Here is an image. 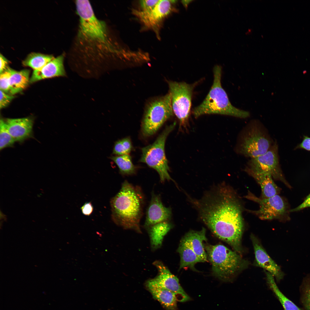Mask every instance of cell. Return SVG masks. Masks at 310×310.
I'll return each instance as SVG.
<instances>
[{"instance_id":"obj_15","label":"cell","mask_w":310,"mask_h":310,"mask_svg":"<svg viewBox=\"0 0 310 310\" xmlns=\"http://www.w3.org/2000/svg\"><path fill=\"white\" fill-rule=\"evenodd\" d=\"M171 214V209L163 205L160 195L152 192L151 200L146 212L144 227L147 229L155 224L169 221Z\"/></svg>"},{"instance_id":"obj_7","label":"cell","mask_w":310,"mask_h":310,"mask_svg":"<svg viewBox=\"0 0 310 310\" xmlns=\"http://www.w3.org/2000/svg\"><path fill=\"white\" fill-rule=\"evenodd\" d=\"M176 125L175 122L167 126L153 144L142 149V155L140 162L146 164L156 171L162 183L166 180H173L169 173L170 169L164 147L168 136L173 130Z\"/></svg>"},{"instance_id":"obj_12","label":"cell","mask_w":310,"mask_h":310,"mask_svg":"<svg viewBox=\"0 0 310 310\" xmlns=\"http://www.w3.org/2000/svg\"><path fill=\"white\" fill-rule=\"evenodd\" d=\"M153 264L158 270V274L146 282L171 291L175 294L177 301L184 302L190 300V297L181 286L178 278L170 272L162 262L156 260Z\"/></svg>"},{"instance_id":"obj_34","label":"cell","mask_w":310,"mask_h":310,"mask_svg":"<svg viewBox=\"0 0 310 310\" xmlns=\"http://www.w3.org/2000/svg\"><path fill=\"white\" fill-rule=\"evenodd\" d=\"M81 209L83 214L89 216L92 212L93 207L91 202H86L81 207Z\"/></svg>"},{"instance_id":"obj_21","label":"cell","mask_w":310,"mask_h":310,"mask_svg":"<svg viewBox=\"0 0 310 310\" xmlns=\"http://www.w3.org/2000/svg\"><path fill=\"white\" fill-rule=\"evenodd\" d=\"M172 227V224L167 221L155 224L146 229L152 250L154 251L161 247L164 237Z\"/></svg>"},{"instance_id":"obj_32","label":"cell","mask_w":310,"mask_h":310,"mask_svg":"<svg viewBox=\"0 0 310 310\" xmlns=\"http://www.w3.org/2000/svg\"><path fill=\"white\" fill-rule=\"evenodd\" d=\"M159 0H142L140 1L142 11H148L154 8Z\"/></svg>"},{"instance_id":"obj_16","label":"cell","mask_w":310,"mask_h":310,"mask_svg":"<svg viewBox=\"0 0 310 310\" xmlns=\"http://www.w3.org/2000/svg\"><path fill=\"white\" fill-rule=\"evenodd\" d=\"M64 57V55H60L54 58L40 69L34 70L30 83L46 78L66 76L63 65Z\"/></svg>"},{"instance_id":"obj_36","label":"cell","mask_w":310,"mask_h":310,"mask_svg":"<svg viewBox=\"0 0 310 310\" xmlns=\"http://www.w3.org/2000/svg\"><path fill=\"white\" fill-rule=\"evenodd\" d=\"M0 73H1L6 69L8 67L7 65L9 63V61L1 53L0 55Z\"/></svg>"},{"instance_id":"obj_9","label":"cell","mask_w":310,"mask_h":310,"mask_svg":"<svg viewBox=\"0 0 310 310\" xmlns=\"http://www.w3.org/2000/svg\"><path fill=\"white\" fill-rule=\"evenodd\" d=\"M173 113L178 119L180 127H185L188 123L193 90L197 83L168 82Z\"/></svg>"},{"instance_id":"obj_20","label":"cell","mask_w":310,"mask_h":310,"mask_svg":"<svg viewBox=\"0 0 310 310\" xmlns=\"http://www.w3.org/2000/svg\"><path fill=\"white\" fill-rule=\"evenodd\" d=\"M147 289L153 297L158 301L167 310H177V301L175 294L160 286L146 283Z\"/></svg>"},{"instance_id":"obj_18","label":"cell","mask_w":310,"mask_h":310,"mask_svg":"<svg viewBox=\"0 0 310 310\" xmlns=\"http://www.w3.org/2000/svg\"><path fill=\"white\" fill-rule=\"evenodd\" d=\"M259 184L261 189L262 198H268L278 195L280 189L274 182L272 176L266 173L254 172L244 170Z\"/></svg>"},{"instance_id":"obj_8","label":"cell","mask_w":310,"mask_h":310,"mask_svg":"<svg viewBox=\"0 0 310 310\" xmlns=\"http://www.w3.org/2000/svg\"><path fill=\"white\" fill-rule=\"evenodd\" d=\"M272 144L266 131L257 122L254 121L243 132L237 150L239 154L252 158L265 153Z\"/></svg>"},{"instance_id":"obj_23","label":"cell","mask_w":310,"mask_h":310,"mask_svg":"<svg viewBox=\"0 0 310 310\" xmlns=\"http://www.w3.org/2000/svg\"><path fill=\"white\" fill-rule=\"evenodd\" d=\"M177 251L179 253L180 257L179 270L189 267L195 270V264L204 262L187 243L181 240Z\"/></svg>"},{"instance_id":"obj_17","label":"cell","mask_w":310,"mask_h":310,"mask_svg":"<svg viewBox=\"0 0 310 310\" xmlns=\"http://www.w3.org/2000/svg\"><path fill=\"white\" fill-rule=\"evenodd\" d=\"M5 121L8 129L15 142H22L32 135L33 124L32 118H9Z\"/></svg>"},{"instance_id":"obj_3","label":"cell","mask_w":310,"mask_h":310,"mask_svg":"<svg viewBox=\"0 0 310 310\" xmlns=\"http://www.w3.org/2000/svg\"><path fill=\"white\" fill-rule=\"evenodd\" d=\"M75 5L79 17L78 40L101 51L124 55L121 50L113 45L105 23L96 17L89 1L77 0Z\"/></svg>"},{"instance_id":"obj_28","label":"cell","mask_w":310,"mask_h":310,"mask_svg":"<svg viewBox=\"0 0 310 310\" xmlns=\"http://www.w3.org/2000/svg\"><path fill=\"white\" fill-rule=\"evenodd\" d=\"M15 142L10 134L5 121L1 119L0 121V149L12 146Z\"/></svg>"},{"instance_id":"obj_26","label":"cell","mask_w":310,"mask_h":310,"mask_svg":"<svg viewBox=\"0 0 310 310\" xmlns=\"http://www.w3.org/2000/svg\"><path fill=\"white\" fill-rule=\"evenodd\" d=\"M110 158L117 164L121 175H129L135 173L137 168L133 164L131 157L128 154L113 156Z\"/></svg>"},{"instance_id":"obj_24","label":"cell","mask_w":310,"mask_h":310,"mask_svg":"<svg viewBox=\"0 0 310 310\" xmlns=\"http://www.w3.org/2000/svg\"><path fill=\"white\" fill-rule=\"evenodd\" d=\"M266 273L267 282L269 287L281 304L284 310H302L280 291L275 282L274 276L267 272H266Z\"/></svg>"},{"instance_id":"obj_29","label":"cell","mask_w":310,"mask_h":310,"mask_svg":"<svg viewBox=\"0 0 310 310\" xmlns=\"http://www.w3.org/2000/svg\"><path fill=\"white\" fill-rule=\"evenodd\" d=\"M133 146L130 137H126L116 141L114 144L113 154L117 156L127 154L131 151Z\"/></svg>"},{"instance_id":"obj_14","label":"cell","mask_w":310,"mask_h":310,"mask_svg":"<svg viewBox=\"0 0 310 310\" xmlns=\"http://www.w3.org/2000/svg\"><path fill=\"white\" fill-rule=\"evenodd\" d=\"M251 238L255 255V264L270 273L280 282L284 278V274L280 267L269 256L259 241L253 234Z\"/></svg>"},{"instance_id":"obj_31","label":"cell","mask_w":310,"mask_h":310,"mask_svg":"<svg viewBox=\"0 0 310 310\" xmlns=\"http://www.w3.org/2000/svg\"><path fill=\"white\" fill-rule=\"evenodd\" d=\"M0 108L1 109L6 107L14 98V96L6 93L0 90Z\"/></svg>"},{"instance_id":"obj_25","label":"cell","mask_w":310,"mask_h":310,"mask_svg":"<svg viewBox=\"0 0 310 310\" xmlns=\"http://www.w3.org/2000/svg\"><path fill=\"white\" fill-rule=\"evenodd\" d=\"M54 58L52 55L32 53L28 55L22 63L23 65L30 67L34 70H37L42 68Z\"/></svg>"},{"instance_id":"obj_33","label":"cell","mask_w":310,"mask_h":310,"mask_svg":"<svg viewBox=\"0 0 310 310\" xmlns=\"http://www.w3.org/2000/svg\"><path fill=\"white\" fill-rule=\"evenodd\" d=\"M296 149H301L310 151V137L304 135L302 142L296 148Z\"/></svg>"},{"instance_id":"obj_11","label":"cell","mask_w":310,"mask_h":310,"mask_svg":"<svg viewBox=\"0 0 310 310\" xmlns=\"http://www.w3.org/2000/svg\"><path fill=\"white\" fill-rule=\"evenodd\" d=\"M278 150V145L275 142L265 153L251 158L244 170L270 174L273 179L288 186L280 168Z\"/></svg>"},{"instance_id":"obj_27","label":"cell","mask_w":310,"mask_h":310,"mask_svg":"<svg viewBox=\"0 0 310 310\" xmlns=\"http://www.w3.org/2000/svg\"><path fill=\"white\" fill-rule=\"evenodd\" d=\"M300 301L305 310H310V273L304 277L300 287Z\"/></svg>"},{"instance_id":"obj_5","label":"cell","mask_w":310,"mask_h":310,"mask_svg":"<svg viewBox=\"0 0 310 310\" xmlns=\"http://www.w3.org/2000/svg\"><path fill=\"white\" fill-rule=\"evenodd\" d=\"M207 257L214 275L225 282H230L247 266L248 263L235 251L222 244L205 246Z\"/></svg>"},{"instance_id":"obj_2","label":"cell","mask_w":310,"mask_h":310,"mask_svg":"<svg viewBox=\"0 0 310 310\" xmlns=\"http://www.w3.org/2000/svg\"><path fill=\"white\" fill-rule=\"evenodd\" d=\"M144 202V195L140 187L125 181L110 201L113 220L125 229L142 233L140 222Z\"/></svg>"},{"instance_id":"obj_30","label":"cell","mask_w":310,"mask_h":310,"mask_svg":"<svg viewBox=\"0 0 310 310\" xmlns=\"http://www.w3.org/2000/svg\"><path fill=\"white\" fill-rule=\"evenodd\" d=\"M9 67L0 74V90L9 94L10 72Z\"/></svg>"},{"instance_id":"obj_19","label":"cell","mask_w":310,"mask_h":310,"mask_svg":"<svg viewBox=\"0 0 310 310\" xmlns=\"http://www.w3.org/2000/svg\"><path fill=\"white\" fill-rule=\"evenodd\" d=\"M206 232L204 228L199 231L191 230L186 233L181 240L187 243L204 262L207 261L208 258L203 244V242L207 240Z\"/></svg>"},{"instance_id":"obj_35","label":"cell","mask_w":310,"mask_h":310,"mask_svg":"<svg viewBox=\"0 0 310 310\" xmlns=\"http://www.w3.org/2000/svg\"><path fill=\"white\" fill-rule=\"evenodd\" d=\"M310 207V194L307 196L304 202L297 208L290 210V212L297 211Z\"/></svg>"},{"instance_id":"obj_22","label":"cell","mask_w":310,"mask_h":310,"mask_svg":"<svg viewBox=\"0 0 310 310\" xmlns=\"http://www.w3.org/2000/svg\"><path fill=\"white\" fill-rule=\"evenodd\" d=\"M9 94L13 95L24 90L30 83V71L24 69L20 71L15 70L10 67Z\"/></svg>"},{"instance_id":"obj_13","label":"cell","mask_w":310,"mask_h":310,"mask_svg":"<svg viewBox=\"0 0 310 310\" xmlns=\"http://www.w3.org/2000/svg\"><path fill=\"white\" fill-rule=\"evenodd\" d=\"M173 0H160L152 10L148 11L134 10L133 13L147 26L155 28L161 21L172 10Z\"/></svg>"},{"instance_id":"obj_10","label":"cell","mask_w":310,"mask_h":310,"mask_svg":"<svg viewBox=\"0 0 310 310\" xmlns=\"http://www.w3.org/2000/svg\"><path fill=\"white\" fill-rule=\"evenodd\" d=\"M244 197L259 204V208L257 210H245L257 216L261 220L276 219L283 221L288 218V211L287 203L283 197L278 195L268 198H262L257 197L249 190Z\"/></svg>"},{"instance_id":"obj_37","label":"cell","mask_w":310,"mask_h":310,"mask_svg":"<svg viewBox=\"0 0 310 310\" xmlns=\"http://www.w3.org/2000/svg\"><path fill=\"white\" fill-rule=\"evenodd\" d=\"M191 1L190 0H183L181 1L184 6L186 8L187 7L188 4Z\"/></svg>"},{"instance_id":"obj_6","label":"cell","mask_w":310,"mask_h":310,"mask_svg":"<svg viewBox=\"0 0 310 310\" xmlns=\"http://www.w3.org/2000/svg\"><path fill=\"white\" fill-rule=\"evenodd\" d=\"M173 114L170 94L153 99L147 104L141 124V132L145 137L154 134Z\"/></svg>"},{"instance_id":"obj_1","label":"cell","mask_w":310,"mask_h":310,"mask_svg":"<svg viewBox=\"0 0 310 310\" xmlns=\"http://www.w3.org/2000/svg\"><path fill=\"white\" fill-rule=\"evenodd\" d=\"M242 200L233 188L224 184L201 210L203 221L213 233L240 254L244 228Z\"/></svg>"},{"instance_id":"obj_4","label":"cell","mask_w":310,"mask_h":310,"mask_svg":"<svg viewBox=\"0 0 310 310\" xmlns=\"http://www.w3.org/2000/svg\"><path fill=\"white\" fill-rule=\"evenodd\" d=\"M214 81L206 97L199 105L195 108L192 113L197 118L204 115L218 114L246 118L250 116L249 112L233 106L221 84L222 68L219 65L214 68Z\"/></svg>"}]
</instances>
